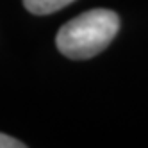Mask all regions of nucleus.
Instances as JSON below:
<instances>
[{
	"label": "nucleus",
	"mask_w": 148,
	"mask_h": 148,
	"mask_svg": "<svg viewBox=\"0 0 148 148\" xmlns=\"http://www.w3.org/2000/svg\"><path fill=\"white\" fill-rule=\"evenodd\" d=\"M73 0H23V5L32 14H50L66 7Z\"/></svg>",
	"instance_id": "2"
},
{
	"label": "nucleus",
	"mask_w": 148,
	"mask_h": 148,
	"mask_svg": "<svg viewBox=\"0 0 148 148\" xmlns=\"http://www.w3.org/2000/svg\"><path fill=\"white\" fill-rule=\"evenodd\" d=\"M118 30L120 18L114 11L91 9L59 29L56 45L70 59H89L107 48Z\"/></svg>",
	"instance_id": "1"
},
{
	"label": "nucleus",
	"mask_w": 148,
	"mask_h": 148,
	"mask_svg": "<svg viewBox=\"0 0 148 148\" xmlns=\"http://www.w3.org/2000/svg\"><path fill=\"white\" fill-rule=\"evenodd\" d=\"M23 146L25 145L22 141H18V139H14V137L0 132V148H23Z\"/></svg>",
	"instance_id": "3"
}]
</instances>
